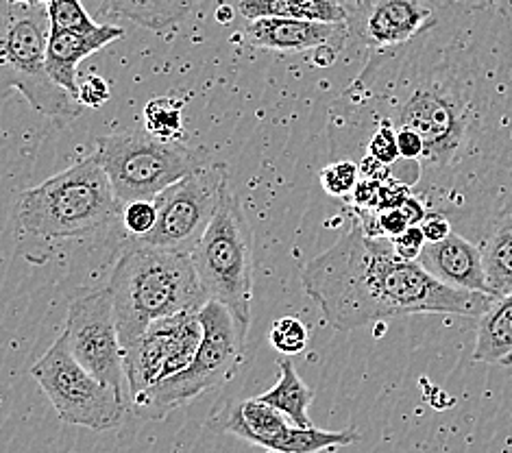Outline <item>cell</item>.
Listing matches in <instances>:
<instances>
[{"label":"cell","mask_w":512,"mask_h":453,"mask_svg":"<svg viewBox=\"0 0 512 453\" xmlns=\"http://www.w3.org/2000/svg\"><path fill=\"white\" fill-rule=\"evenodd\" d=\"M358 146L377 125L419 140L410 194L475 244L512 207V20L491 3H445L417 38L369 53L332 109Z\"/></svg>","instance_id":"obj_1"},{"label":"cell","mask_w":512,"mask_h":453,"mask_svg":"<svg viewBox=\"0 0 512 453\" xmlns=\"http://www.w3.org/2000/svg\"><path fill=\"white\" fill-rule=\"evenodd\" d=\"M301 286L340 332L410 314L482 318L495 301L441 284L419 262L401 260L388 238L364 236L356 223L306 264Z\"/></svg>","instance_id":"obj_2"},{"label":"cell","mask_w":512,"mask_h":453,"mask_svg":"<svg viewBox=\"0 0 512 453\" xmlns=\"http://www.w3.org/2000/svg\"><path fill=\"white\" fill-rule=\"evenodd\" d=\"M123 349L146 327L184 312H199L210 301L184 251L131 242L107 284Z\"/></svg>","instance_id":"obj_3"},{"label":"cell","mask_w":512,"mask_h":453,"mask_svg":"<svg viewBox=\"0 0 512 453\" xmlns=\"http://www.w3.org/2000/svg\"><path fill=\"white\" fill-rule=\"evenodd\" d=\"M18 220L46 240L85 238L123 214L96 151L18 197Z\"/></svg>","instance_id":"obj_4"},{"label":"cell","mask_w":512,"mask_h":453,"mask_svg":"<svg viewBox=\"0 0 512 453\" xmlns=\"http://www.w3.org/2000/svg\"><path fill=\"white\" fill-rule=\"evenodd\" d=\"M51 18L46 5L0 0V101L20 92L27 103L48 118L75 120L83 107L53 81L46 68Z\"/></svg>","instance_id":"obj_5"},{"label":"cell","mask_w":512,"mask_h":453,"mask_svg":"<svg viewBox=\"0 0 512 453\" xmlns=\"http://www.w3.org/2000/svg\"><path fill=\"white\" fill-rule=\"evenodd\" d=\"M199 318L203 340L194 360L181 373L151 386L131 401L133 410L144 419H166L170 412L188 406L207 390L227 384L240 371L249 327L216 301H207L199 310Z\"/></svg>","instance_id":"obj_6"},{"label":"cell","mask_w":512,"mask_h":453,"mask_svg":"<svg viewBox=\"0 0 512 453\" xmlns=\"http://www.w3.org/2000/svg\"><path fill=\"white\" fill-rule=\"evenodd\" d=\"M190 255L207 299L225 305L249 327L255 268L253 229L229 181L221 190L210 225Z\"/></svg>","instance_id":"obj_7"},{"label":"cell","mask_w":512,"mask_h":453,"mask_svg":"<svg viewBox=\"0 0 512 453\" xmlns=\"http://www.w3.org/2000/svg\"><path fill=\"white\" fill-rule=\"evenodd\" d=\"M96 155L120 205L153 201L170 183L203 168L210 157L184 142H162L149 131H123L96 140Z\"/></svg>","instance_id":"obj_8"},{"label":"cell","mask_w":512,"mask_h":453,"mask_svg":"<svg viewBox=\"0 0 512 453\" xmlns=\"http://www.w3.org/2000/svg\"><path fill=\"white\" fill-rule=\"evenodd\" d=\"M31 377L64 423L94 432L118 430L125 423L129 401L83 369L64 334L31 366Z\"/></svg>","instance_id":"obj_9"},{"label":"cell","mask_w":512,"mask_h":453,"mask_svg":"<svg viewBox=\"0 0 512 453\" xmlns=\"http://www.w3.org/2000/svg\"><path fill=\"white\" fill-rule=\"evenodd\" d=\"M227 181L225 164L207 162L184 179L170 183L153 199L157 212L155 227L146 236L133 240L160 249L192 253L210 225Z\"/></svg>","instance_id":"obj_10"},{"label":"cell","mask_w":512,"mask_h":453,"mask_svg":"<svg viewBox=\"0 0 512 453\" xmlns=\"http://www.w3.org/2000/svg\"><path fill=\"white\" fill-rule=\"evenodd\" d=\"M64 338L70 353L85 371L99 382L112 386L131 403L123 366V345L118 338L114 303L107 288L77 297L70 303Z\"/></svg>","instance_id":"obj_11"},{"label":"cell","mask_w":512,"mask_h":453,"mask_svg":"<svg viewBox=\"0 0 512 453\" xmlns=\"http://www.w3.org/2000/svg\"><path fill=\"white\" fill-rule=\"evenodd\" d=\"M441 5L436 0H362L351 11L349 29L369 53L384 51L417 38L434 22Z\"/></svg>","instance_id":"obj_12"},{"label":"cell","mask_w":512,"mask_h":453,"mask_svg":"<svg viewBox=\"0 0 512 453\" xmlns=\"http://www.w3.org/2000/svg\"><path fill=\"white\" fill-rule=\"evenodd\" d=\"M349 35V24H327L290 18L249 20L245 29L247 44L275 53H314L319 48H338V51H343Z\"/></svg>","instance_id":"obj_13"},{"label":"cell","mask_w":512,"mask_h":453,"mask_svg":"<svg viewBox=\"0 0 512 453\" xmlns=\"http://www.w3.org/2000/svg\"><path fill=\"white\" fill-rule=\"evenodd\" d=\"M417 262L441 284L491 297L480 244L456 234V231L441 242L425 244Z\"/></svg>","instance_id":"obj_14"},{"label":"cell","mask_w":512,"mask_h":453,"mask_svg":"<svg viewBox=\"0 0 512 453\" xmlns=\"http://www.w3.org/2000/svg\"><path fill=\"white\" fill-rule=\"evenodd\" d=\"M125 31L114 24H96L94 29H51L46 46V68L53 81L77 99V68L83 59L120 40Z\"/></svg>","instance_id":"obj_15"},{"label":"cell","mask_w":512,"mask_h":453,"mask_svg":"<svg viewBox=\"0 0 512 453\" xmlns=\"http://www.w3.org/2000/svg\"><path fill=\"white\" fill-rule=\"evenodd\" d=\"M179 321L181 314L162 318V321L146 327L144 334H140L131 345L123 349V366L131 401L160 382L170 342H173L177 334Z\"/></svg>","instance_id":"obj_16"},{"label":"cell","mask_w":512,"mask_h":453,"mask_svg":"<svg viewBox=\"0 0 512 453\" xmlns=\"http://www.w3.org/2000/svg\"><path fill=\"white\" fill-rule=\"evenodd\" d=\"M290 425L282 412L266 406L258 397L240 401L238 406L229 412L225 432L234 434L245 443L260 447L266 453H275L282 445L284 436L288 434Z\"/></svg>","instance_id":"obj_17"},{"label":"cell","mask_w":512,"mask_h":453,"mask_svg":"<svg viewBox=\"0 0 512 453\" xmlns=\"http://www.w3.org/2000/svg\"><path fill=\"white\" fill-rule=\"evenodd\" d=\"M242 18H290L327 24H349L351 11L340 0H240Z\"/></svg>","instance_id":"obj_18"},{"label":"cell","mask_w":512,"mask_h":453,"mask_svg":"<svg viewBox=\"0 0 512 453\" xmlns=\"http://www.w3.org/2000/svg\"><path fill=\"white\" fill-rule=\"evenodd\" d=\"M480 249L491 297L502 299L512 290V207L495 220Z\"/></svg>","instance_id":"obj_19"},{"label":"cell","mask_w":512,"mask_h":453,"mask_svg":"<svg viewBox=\"0 0 512 453\" xmlns=\"http://www.w3.org/2000/svg\"><path fill=\"white\" fill-rule=\"evenodd\" d=\"M512 358V290L495 299L491 310L480 318L473 360L482 364H504Z\"/></svg>","instance_id":"obj_20"},{"label":"cell","mask_w":512,"mask_h":453,"mask_svg":"<svg viewBox=\"0 0 512 453\" xmlns=\"http://www.w3.org/2000/svg\"><path fill=\"white\" fill-rule=\"evenodd\" d=\"M258 399L264 401L266 406L275 408L277 412H282L295 427H312L308 408L314 399V393L299 377L290 360L279 362L277 384L271 390H266Z\"/></svg>","instance_id":"obj_21"},{"label":"cell","mask_w":512,"mask_h":453,"mask_svg":"<svg viewBox=\"0 0 512 453\" xmlns=\"http://www.w3.org/2000/svg\"><path fill=\"white\" fill-rule=\"evenodd\" d=\"M199 0H123L114 16H123L140 27L164 33L188 18Z\"/></svg>","instance_id":"obj_22"},{"label":"cell","mask_w":512,"mask_h":453,"mask_svg":"<svg viewBox=\"0 0 512 453\" xmlns=\"http://www.w3.org/2000/svg\"><path fill=\"white\" fill-rule=\"evenodd\" d=\"M360 434L356 430H343V432H329L319 430V427H295L290 425L288 434L284 436L282 445L277 447L275 453H321V451H334L338 447H349L358 443Z\"/></svg>","instance_id":"obj_23"},{"label":"cell","mask_w":512,"mask_h":453,"mask_svg":"<svg viewBox=\"0 0 512 453\" xmlns=\"http://www.w3.org/2000/svg\"><path fill=\"white\" fill-rule=\"evenodd\" d=\"M144 131L162 142H181L184 138V101L173 96H155L144 105Z\"/></svg>","instance_id":"obj_24"},{"label":"cell","mask_w":512,"mask_h":453,"mask_svg":"<svg viewBox=\"0 0 512 453\" xmlns=\"http://www.w3.org/2000/svg\"><path fill=\"white\" fill-rule=\"evenodd\" d=\"M319 179L329 197H336V199L349 197L353 188H356V183L360 181L358 162H353V159H336V162L327 164L321 170Z\"/></svg>","instance_id":"obj_25"},{"label":"cell","mask_w":512,"mask_h":453,"mask_svg":"<svg viewBox=\"0 0 512 453\" xmlns=\"http://www.w3.org/2000/svg\"><path fill=\"white\" fill-rule=\"evenodd\" d=\"M51 29H94L96 24L81 0H46Z\"/></svg>","instance_id":"obj_26"},{"label":"cell","mask_w":512,"mask_h":453,"mask_svg":"<svg viewBox=\"0 0 512 453\" xmlns=\"http://www.w3.org/2000/svg\"><path fill=\"white\" fill-rule=\"evenodd\" d=\"M271 345L284 355H297L308 347V327L295 316L277 318L271 327Z\"/></svg>","instance_id":"obj_27"},{"label":"cell","mask_w":512,"mask_h":453,"mask_svg":"<svg viewBox=\"0 0 512 453\" xmlns=\"http://www.w3.org/2000/svg\"><path fill=\"white\" fill-rule=\"evenodd\" d=\"M358 149L364 151V155H371L380 162L388 164L393 168L399 162V151H397V136L393 127L388 125H377L373 127L367 136L362 138V142L358 144Z\"/></svg>","instance_id":"obj_28"},{"label":"cell","mask_w":512,"mask_h":453,"mask_svg":"<svg viewBox=\"0 0 512 453\" xmlns=\"http://www.w3.org/2000/svg\"><path fill=\"white\" fill-rule=\"evenodd\" d=\"M157 212L153 201H133L123 207V223L131 238H142L155 227Z\"/></svg>","instance_id":"obj_29"},{"label":"cell","mask_w":512,"mask_h":453,"mask_svg":"<svg viewBox=\"0 0 512 453\" xmlns=\"http://www.w3.org/2000/svg\"><path fill=\"white\" fill-rule=\"evenodd\" d=\"M390 242H393L395 253L406 262H417L421 257V251L425 249V244H428V242H425V236H423V231H421L419 225L408 227L404 234L390 238Z\"/></svg>","instance_id":"obj_30"},{"label":"cell","mask_w":512,"mask_h":453,"mask_svg":"<svg viewBox=\"0 0 512 453\" xmlns=\"http://www.w3.org/2000/svg\"><path fill=\"white\" fill-rule=\"evenodd\" d=\"M109 96H112L109 83L101 75H90L88 79H83V83H79L77 101L81 103V107L99 109L109 101Z\"/></svg>","instance_id":"obj_31"},{"label":"cell","mask_w":512,"mask_h":453,"mask_svg":"<svg viewBox=\"0 0 512 453\" xmlns=\"http://www.w3.org/2000/svg\"><path fill=\"white\" fill-rule=\"evenodd\" d=\"M410 197V186L404 181L390 177L380 183V194H377V212L382 210H397Z\"/></svg>","instance_id":"obj_32"},{"label":"cell","mask_w":512,"mask_h":453,"mask_svg":"<svg viewBox=\"0 0 512 453\" xmlns=\"http://www.w3.org/2000/svg\"><path fill=\"white\" fill-rule=\"evenodd\" d=\"M377 194H380V181L360 177L351 192V207H356V210H377Z\"/></svg>","instance_id":"obj_33"},{"label":"cell","mask_w":512,"mask_h":453,"mask_svg":"<svg viewBox=\"0 0 512 453\" xmlns=\"http://www.w3.org/2000/svg\"><path fill=\"white\" fill-rule=\"evenodd\" d=\"M377 225H380V231L384 238H395L399 234H404V231L410 227L408 218L404 216V212L399 210H382L377 212Z\"/></svg>","instance_id":"obj_34"},{"label":"cell","mask_w":512,"mask_h":453,"mask_svg":"<svg viewBox=\"0 0 512 453\" xmlns=\"http://www.w3.org/2000/svg\"><path fill=\"white\" fill-rule=\"evenodd\" d=\"M419 227L423 231L425 242H441L449 234H454V227H451L449 220L441 214H428Z\"/></svg>","instance_id":"obj_35"},{"label":"cell","mask_w":512,"mask_h":453,"mask_svg":"<svg viewBox=\"0 0 512 453\" xmlns=\"http://www.w3.org/2000/svg\"><path fill=\"white\" fill-rule=\"evenodd\" d=\"M358 170H360V177L362 179H373V181H388L393 177V168L388 164L380 162V159H375L371 155H362V159L358 162Z\"/></svg>","instance_id":"obj_36"},{"label":"cell","mask_w":512,"mask_h":453,"mask_svg":"<svg viewBox=\"0 0 512 453\" xmlns=\"http://www.w3.org/2000/svg\"><path fill=\"white\" fill-rule=\"evenodd\" d=\"M401 212H404V216L408 218V223H410V227H414V225H421L423 220H425V216H428V207H425L417 197H410L404 201V205L399 207Z\"/></svg>","instance_id":"obj_37"},{"label":"cell","mask_w":512,"mask_h":453,"mask_svg":"<svg viewBox=\"0 0 512 453\" xmlns=\"http://www.w3.org/2000/svg\"><path fill=\"white\" fill-rule=\"evenodd\" d=\"M340 3L347 5V7H349V11H353V9H356V7L362 3V0H340Z\"/></svg>","instance_id":"obj_38"}]
</instances>
